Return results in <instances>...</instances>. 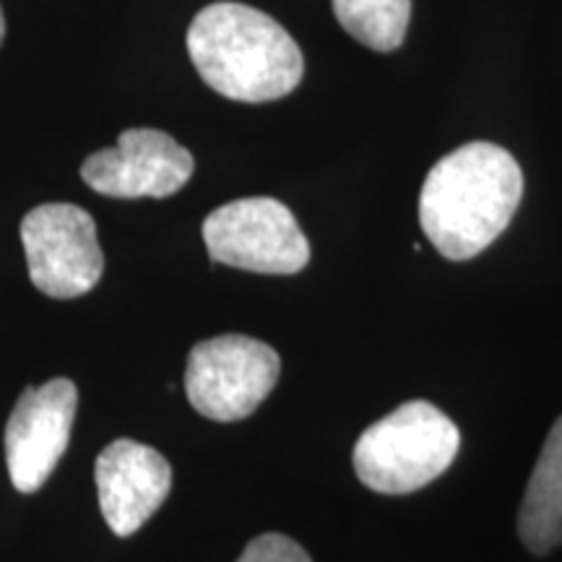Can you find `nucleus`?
Masks as SVG:
<instances>
[{
    "mask_svg": "<svg viewBox=\"0 0 562 562\" xmlns=\"http://www.w3.org/2000/svg\"><path fill=\"white\" fill-rule=\"evenodd\" d=\"M524 199L516 157L490 140H472L442 157L419 195V222L442 258L469 261L508 229Z\"/></svg>",
    "mask_w": 562,
    "mask_h": 562,
    "instance_id": "nucleus-1",
    "label": "nucleus"
},
{
    "mask_svg": "<svg viewBox=\"0 0 562 562\" xmlns=\"http://www.w3.org/2000/svg\"><path fill=\"white\" fill-rule=\"evenodd\" d=\"M188 53L206 87L235 102H273L300 87L305 58L292 34L245 3H211L188 30Z\"/></svg>",
    "mask_w": 562,
    "mask_h": 562,
    "instance_id": "nucleus-2",
    "label": "nucleus"
},
{
    "mask_svg": "<svg viewBox=\"0 0 562 562\" xmlns=\"http://www.w3.org/2000/svg\"><path fill=\"white\" fill-rule=\"evenodd\" d=\"M461 432L430 402H406L360 435L351 463L364 487L381 495H409L448 472Z\"/></svg>",
    "mask_w": 562,
    "mask_h": 562,
    "instance_id": "nucleus-3",
    "label": "nucleus"
},
{
    "mask_svg": "<svg viewBox=\"0 0 562 562\" xmlns=\"http://www.w3.org/2000/svg\"><path fill=\"white\" fill-rule=\"evenodd\" d=\"M281 360L269 344L224 334L195 344L186 364V396L206 419L240 422L266 402Z\"/></svg>",
    "mask_w": 562,
    "mask_h": 562,
    "instance_id": "nucleus-4",
    "label": "nucleus"
},
{
    "mask_svg": "<svg viewBox=\"0 0 562 562\" xmlns=\"http://www.w3.org/2000/svg\"><path fill=\"white\" fill-rule=\"evenodd\" d=\"M203 243L214 263L252 273L292 277L311 263V243L277 199H240L214 209L203 222Z\"/></svg>",
    "mask_w": 562,
    "mask_h": 562,
    "instance_id": "nucleus-5",
    "label": "nucleus"
},
{
    "mask_svg": "<svg viewBox=\"0 0 562 562\" xmlns=\"http://www.w3.org/2000/svg\"><path fill=\"white\" fill-rule=\"evenodd\" d=\"M30 279L42 294L74 300L94 290L104 271L97 224L74 203H42L21 222Z\"/></svg>",
    "mask_w": 562,
    "mask_h": 562,
    "instance_id": "nucleus-6",
    "label": "nucleus"
},
{
    "mask_svg": "<svg viewBox=\"0 0 562 562\" xmlns=\"http://www.w3.org/2000/svg\"><path fill=\"white\" fill-rule=\"evenodd\" d=\"M76 406L79 389L68 378H55L40 389L30 385L19 396L5 425V463L21 495H32L50 480L68 448Z\"/></svg>",
    "mask_w": 562,
    "mask_h": 562,
    "instance_id": "nucleus-7",
    "label": "nucleus"
},
{
    "mask_svg": "<svg viewBox=\"0 0 562 562\" xmlns=\"http://www.w3.org/2000/svg\"><path fill=\"white\" fill-rule=\"evenodd\" d=\"M193 154L170 133L131 128L121 133L117 146L91 154L81 178L110 199H167L193 178Z\"/></svg>",
    "mask_w": 562,
    "mask_h": 562,
    "instance_id": "nucleus-8",
    "label": "nucleus"
},
{
    "mask_svg": "<svg viewBox=\"0 0 562 562\" xmlns=\"http://www.w3.org/2000/svg\"><path fill=\"white\" fill-rule=\"evenodd\" d=\"M100 510L117 537H133L161 508L172 487V469L151 446L112 440L94 467Z\"/></svg>",
    "mask_w": 562,
    "mask_h": 562,
    "instance_id": "nucleus-9",
    "label": "nucleus"
},
{
    "mask_svg": "<svg viewBox=\"0 0 562 562\" xmlns=\"http://www.w3.org/2000/svg\"><path fill=\"white\" fill-rule=\"evenodd\" d=\"M518 539L533 554L562 544V417L547 435L518 510Z\"/></svg>",
    "mask_w": 562,
    "mask_h": 562,
    "instance_id": "nucleus-10",
    "label": "nucleus"
},
{
    "mask_svg": "<svg viewBox=\"0 0 562 562\" xmlns=\"http://www.w3.org/2000/svg\"><path fill=\"white\" fill-rule=\"evenodd\" d=\"M344 32L375 53L404 45L412 19V0H331Z\"/></svg>",
    "mask_w": 562,
    "mask_h": 562,
    "instance_id": "nucleus-11",
    "label": "nucleus"
},
{
    "mask_svg": "<svg viewBox=\"0 0 562 562\" xmlns=\"http://www.w3.org/2000/svg\"><path fill=\"white\" fill-rule=\"evenodd\" d=\"M237 562H313L294 539L284 533H261L250 539Z\"/></svg>",
    "mask_w": 562,
    "mask_h": 562,
    "instance_id": "nucleus-12",
    "label": "nucleus"
},
{
    "mask_svg": "<svg viewBox=\"0 0 562 562\" xmlns=\"http://www.w3.org/2000/svg\"><path fill=\"white\" fill-rule=\"evenodd\" d=\"M3 37H5V19H3V11H0V45H3Z\"/></svg>",
    "mask_w": 562,
    "mask_h": 562,
    "instance_id": "nucleus-13",
    "label": "nucleus"
}]
</instances>
